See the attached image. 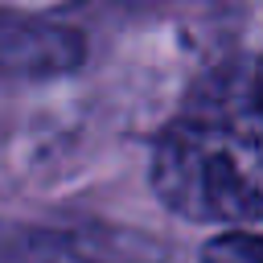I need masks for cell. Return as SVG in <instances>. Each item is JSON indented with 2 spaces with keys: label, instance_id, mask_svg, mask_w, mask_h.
I'll list each match as a JSON object with an SVG mask.
<instances>
[{
  "label": "cell",
  "instance_id": "obj_3",
  "mask_svg": "<svg viewBox=\"0 0 263 263\" xmlns=\"http://www.w3.org/2000/svg\"><path fill=\"white\" fill-rule=\"evenodd\" d=\"M251 107H255V115L263 123V58L255 62V74H251Z\"/></svg>",
  "mask_w": 263,
  "mask_h": 263
},
{
  "label": "cell",
  "instance_id": "obj_1",
  "mask_svg": "<svg viewBox=\"0 0 263 263\" xmlns=\"http://www.w3.org/2000/svg\"><path fill=\"white\" fill-rule=\"evenodd\" d=\"M152 193L189 222H263V123L181 119L160 132L148 164Z\"/></svg>",
  "mask_w": 263,
  "mask_h": 263
},
{
  "label": "cell",
  "instance_id": "obj_2",
  "mask_svg": "<svg viewBox=\"0 0 263 263\" xmlns=\"http://www.w3.org/2000/svg\"><path fill=\"white\" fill-rule=\"evenodd\" d=\"M201 263H263V234L222 230L201 242Z\"/></svg>",
  "mask_w": 263,
  "mask_h": 263
}]
</instances>
